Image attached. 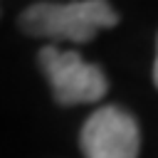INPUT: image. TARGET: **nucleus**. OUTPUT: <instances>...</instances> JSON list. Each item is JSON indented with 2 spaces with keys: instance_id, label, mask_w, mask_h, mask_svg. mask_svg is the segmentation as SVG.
<instances>
[{
  "instance_id": "f257e3e1",
  "label": "nucleus",
  "mask_w": 158,
  "mask_h": 158,
  "mask_svg": "<svg viewBox=\"0 0 158 158\" xmlns=\"http://www.w3.org/2000/svg\"><path fill=\"white\" fill-rule=\"evenodd\" d=\"M118 25V15L109 0H69L35 2L20 15V30L30 37L91 42L99 30Z\"/></svg>"
},
{
  "instance_id": "f03ea898",
  "label": "nucleus",
  "mask_w": 158,
  "mask_h": 158,
  "mask_svg": "<svg viewBox=\"0 0 158 158\" xmlns=\"http://www.w3.org/2000/svg\"><path fill=\"white\" fill-rule=\"evenodd\" d=\"M37 62L59 106L96 104L109 91V79L101 67L84 62L81 54L74 49H59L54 44H47L40 49Z\"/></svg>"
},
{
  "instance_id": "7ed1b4c3",
  "label": "nucleus",
  "mask_w": 158,
  "mask_h": 158,
  "mask_svg": "<svg viewBox=\"0 0 158 158\" xmlns=\"http://www.w3.org/2000/svg\"><path fill=\"white\" fill-rule=\"evenodd\" d=\"M79 146L84 158H138L141 128L133 114L109 104L99 106L81 126Z\"/></svg>"
},
{
  "instance_id": "20e7f679",
  "label": "nucleus",
  "mask_w": 158,
  "mask_h": 158,
  "mask_svg": "<svg viewBox=\"0 0 158 158\" xmlns=\"http://www.w3.org/2000/svg\"><path fill=\"white\" fill-rule=\"evenodd\" d=\"M153 84L158 89V49H156V62H153Z\"/></svg>"
}]
</instances>
